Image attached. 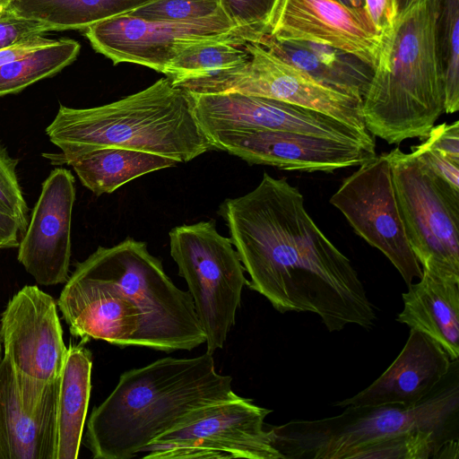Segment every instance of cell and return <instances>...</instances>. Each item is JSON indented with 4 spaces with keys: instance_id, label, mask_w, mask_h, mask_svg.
<instances>
[{
    "instance_id": "7402d4cb",
    "label": "cell",
    "mask_w": 459,
    "mask_h": 459,
    "mask_svg": "<svg viewBox=\"0 0 459 459\" xmlns=\"http://www.w3.org/2000/svg\"><path fill=\"white\" fill-rule=\"evenodd\" d=\"M178 161L136 150L105 147L71 161L81 183L96 195L109 194L150 172L175 167Z\"/></svg>"
},
{
    "instance_id": "f546056e",
    "label": "cell",
    "mask_w": 459,
    "mask_h": 459,
    "mask_svg": "<svg viewBox=\"0 0 459 459\" xmlns=\"http://www.w3.org/2000/svg\"><path fill=\"white\" fill-rule=\"evenodd\" d=\"M54 30V28L48 24L38 20L18 16L7 7L5 13L0 18V48Z\"/></svg>"
},
{
    "instance_id": "d6986e66",
    "label": "cell",
    "mask_w": 459,
    "mask_h": 459,
    "mask_svg": "<svg viewBox=\"0 0 459 459\" xmlns=\"http://www.w3.org/2000/svg\"><path fill=\"white\" fill-rule=\"evenodd\" d=\"M451 368L452 360L439 343L411 329L403 349L386 370L368 387L335 405L417 404L442 384Z\"/></svg>"
},
{
    "instance_id": "5b68a950",
    "label": "cell",
    "mask_w": 459,
    "mask_h": 459,
    "mask_svg": "<svg viewBox=\"0 0 459 459\" xmlns=\"http://www.w3.org/2000/svg\"><path fill=\"white\" fill-rule=\"evenodd\" d=\"M437 19V0H417L383 39L362 113L368 131L389 144L426 138L444 113Z\"/></svg>"
},
{
    "instance_id": "ab89813d",
    "label": "cell",
    "mask_w": 459,
    "mask_h": 459,
    "mask_svg": "<svg viewBox=\"0 0 459 459\" xmlns=\"http://www.w3.org/2000/svg\"><path fill=\"white\" fill-rule=\"evenodd\" d=\"M10 0H0V6L8 7Z\"/></svg>"
},
{
    "instance_id": "f1b7e54d",
    "label": "cell",
    "mask_w": 459,
    "mask_h": 459,
    "mask_svg": "<svg viewBox=\"0 0 459 459\" xmlns=\"http://www.w3.org/2000/svg\"><path fill=\"white\" fill-rule=\"evenodd\" d=\"M221 9L238 29H262L274 0H220Z\"/></svg>"
},
{
    "instance_id": "8d00e7d4",
    "label": "cell",
    "mask_w": 459,
    "mask_h": 459,
    "mask_svg": "<svg viewBox=\"0 0 459 459\" xmlns=\"http://www.w3.org/2000/svg\"><path fill=\"white\" fill-rule=\"evenodd\" d=\"M19 234L14 220L0 208V244L3 248L18 247Z\"/></svg>"
},
{
    "instance_id": "7a4b0ae2",
    "label": "cell",
    "mask_w": 459,
    "mask_h": 459,
    "mask_svg": "<svg viewBox=\"0 0 459 459\" xmlns=\"http://www.w3.org/2000/svg\"><path fill=\"white\" fill-rule=\"evenodd\" d=\"M57 306L71 334L84 343L169 353L205 342L190 293L173 283L145 242L131 238L99 247L78 263Z\"/></svg>"
},
{
    "instance_id": "277c9868",
    "label": "cell",
    "mask_w": 459,
    "mask_h": 459,
    "mask_svg": "<svg viewBox=\"0 0 459 459\" xmlns=\"http://www.w3.org/2000/svg\"><path fill=\"white\" fill-rule=\"evenodd\" d=\"M57 153H43L54 165L105 147L151 152L187 162L213 149L195 113L191 92L168 77L119 100L89 108L60 105L46 128Z\"/></svg>"
},
{
    "instance_id": "74e56055",
    "label": "cell",
    "mask_w": 459,
    "mask_h": 459,
    "mask_svg": "<svg viewBox=\"0 0 459 459\" xmlns=\"http://www.w3.org/2000/svg\"><path fill=\"white\" fill-rule=\"evenodd\" d=\"M344 5L357 10H365L364 9V0H339Z\"/></svg>"
},
{
    "instance_id": "52a82bcc",
    "label": "cell",
    "mask_w": 459,
    "mask_h": 459,
    "mask_svg": "<svg viewBox=\"0 0 459 459\" xmlns=\"http://www.w3.org/2000/svg\"><path fill=\"white\" fill-rule=\"evenodd\" d=\"M386 156L409 243L422 273L459 283V190L413 152L394 148Z\"/></svg>"
},
{
    "instance_id": "8992f818",
    "label": "cell",
    "mask_w": 459,
    "mask_h": 459,
    "mask_svg": "<svg viewBox=\"0 0 459 459\" xmlns=\"http://www.w3.org/2000/svg\"><path fill=\"white\" fill-rule=\"evenodd\" d=\"M451 375L452 368L442 384L417 404L350 405L336 416L269 426L273 445L283 459H345L356 448L405 431L428 429L452 436L458 421L459 385L458 373L455 378Z\"/></svg>"
},
{
    "instance_id": "e575fe53",
    "label": "cell",
    "mask_w": 459,
    "mask_h": 459,
    "mask_svg": "<svg viewBox=\"0 0 459 459\" xmlns=\"http://www.w3.org/2000/svg\"><path fill=\"white\" fill-rule=\"evenodd\" d=\"M364 9L384 39L391 31L398 16L397 0H364Z\"/></svg>"
},
{
    "instance_id": "6da1fadb",
    "label": "cell",
    "mask_w": 459,
    "mask_h": 459,
    "mask_svg": "<svg viewBox=\"0 0 459 459\" xmlns=\"http://www.w3.org/2000/svg\"><path fill=\"white\" fill-rule=\"evenodd\" d=\"M218 212L250 277L247 285L277 311L314 313L329 332L374 326L375 309L357 271L285 178L264 172L255 189L226 199Z\"/></svg>"
},
{
    "instance_id": "603a6c76",
    "label": "cell",
    "mask_w": 459,
    "mask_h": 459,
    "mask_svg": "<svg viewBox=\"0 0 459 459\" xmlns=\"http://www.w3.org/2000/svg\"><path fill=\"white\" fill-rule=\"evenodd\" d=\"M152 0H10L18 16L38 20L55 30H85L107 19L128 13Z\"/></svg>"
},
{
    "instance_id": "d4e9b609",
    "label": "cell",
    "mask_w": 459,
    "mask_h": 459,
    "mask_svg": "<svg viewBox=\"0 0 459 459\" xmlns=\"http://www.w3.org/2000/svg\"><path fill=\"white\" fill-rule=\"evenodd\" d=\"M80 44L60 39L54 44L0 66V97L14 94L30 84L51 77L74 61Z\"/></svg>"
},
{
    "instance_id": "b9f144b4",
    "label": "cell",
    "mask_w": 459,
    "mask_h": 459,
    "mask_svg": "<svg viewBox=\"0 0 459 459\" xmlns=\"http://www.w3.org/2000/svg\"><path fill=\"white\" fill-rule=\"evenodd\" d=\"M2 348H3V344H2L1 338H0V362L3 359V356H2L3 349Z\"/></svg>"
},
{
    "instance_id": "44dd1931",
    "label": "cell",
    "mask_w": 459,
    "mask_h": 459,
    "mask_svg": "<svg viewBox=\"0 0 459 459\" xmlns=\"http://www.w3.org/2000/svg\"><path fill=\"white\" fill-rule=\"evenodd\" d=\"M70 344L58 377L56 459L78 457L91 389L92 356Z\"/></svg>"
},
{
    "instance_id": "ba28073f",
    "label": "cell",
    "mask_w": 459,
    "mask_h": 459,
    "mask_svg": "<svg viewBox=\"0 0 459 459\" xmlns=\"http://www.w3.org/2000/svg\"><path fill=\"white\" fill-rule=\"evenodd\" d=\"M170 255L188 286L205 334L206 352L222 349L235 324L247 280L230 238L221 235L210 220L173 228Z\"/></svg>"
},
{
    "instance_id": "836d02e7",
    "label": "cell",
    "mask_w": 459,
    "mask_h": 459,
    "mask_svg": "<svg viewBox=\"0 0 459 459\" xmlns=\"http://www.w3.org/2000/svg\"><path fill=\"white\" fill-rule=\"evenodd\" d=\"M458 22L459 0H437V37L442 61L446 54L453 29Z\"/></svg>"
},
{
    "instance_id": "8fae6325",
    "label": "cell",
    "mask_w": 459,
    "mask_h": 459,
    "mask_svg": "<svg viewBox=\"0 0 459 459\" xmlns=\"http://www.w3.org/2000/svg\"><path fill=\"white\" fill-rule=\"evenodd\" d=\"M330 203L346 218L356 234L381 251L407 285L422 269L406 234L386 153L375 155L345 178Z\"/></svg>"
},
{
    "instance_id": "4dcf8cb0",
    "label": "cell",
    "mask_w": 459,
    "mask_h": 459,
    "mask_svg": "<svg viewBox=\"0 0 459 459\" xmlns=\"http://www.w3.org/2000/svg\"><path fill=\"white\" fill-rule=\"evenodd\" d=\"M444 112L459 109V22L451 33L444 61Z\"/></svg>"
},
{
    "instance_id": "3957f363",
    "label": "cell",
    "mask_w": 459,
    "mask_h": 459,
    "mask_svg": "<svg viewBox=\"0 0 459 459\" xmlns=\"http://www.w3.org/2000/svg\"><path fill=\"white\" fill-rule=\"evenodd\" d=\"M236 395L211 353L159 359L120 376L90 415L86 446L95 459L133 458L197 410Z\"/></svg>"
},
{
    "instance_id": "4316f807",
    "label": "cell",
    "mask_w": 459,
    "mask_h": 459,
    "mask_svg": "<svg viewBox=\"0 0 459 459\" xmlns=\"http://www.w3.org/2000/svg\"><path fill=\"white\" fill-rule=\"evenodd\" d=\"M221 13L220 0H152L128 13L151 22H186Z\"/></svg>"
},
{
    "instance_id": "30bf717a",
    "label": "cell",
    "mask_w": 459,
    "mask_h": 459,
    "mask_svg": "<svg viewBox=\"0 0 459 459\" xmlns=\"http://www.w3.org/2000/svg\"><path fill=\"white\" fill-rule=\"evenodd\" d=\"M272 411L236 395L195 411L153 439L143 459H283L264 419Z\"/></svg>"
},
{
    "instance_id": "2e32d148",
    "label": "cell",
    "mask_w": 459,
    "mask_h": 459,
    "mask_svg": "<svg viewBox=\"0 0 459 459\" xmlns=\"http://www.w3.org/2000/svg\"><path fill=\"white\" fill-rule=\"evenodd\" d=\"M0 338L4 358L18 373L43 382L60 376L67 348L57 303L37 286H24L9 300Z\"/></svg>"
},
{
    "instance_id": "9a60e30c",
    "label": "cell",
    "mask_w": 459,
    "mask_h": 459,
    "mask_svg": "<svg viewBox=\"0 0 459 459\" xmlns=\"http://www.w3.org/2000/svg\"><path fill=\"white\" fill-rule=\"evenodd\" d=\"M213 149L227 152L250 164L284 170L331 173L359 167L376 155L362 145L307 134L244 130L206 134Z\"/></svg>"
},
{
    "instance_id": "484cf974",
    "label": "cell",
    "mask_w": 459,
    "mask_h": 459,
    "mask_svg": "<svg viewBox=\"0 0 459 459\" xmlns=\"http://www.w3.org/2000/svg\"><path fill=\"white\" fill-rule=\"evenodd\" d=\"M451 435L428 430L405 431L350 452L345 459H430L446 458L457 451Z\"/></svg>"
},
{
    "instance_id": "7c38bea8",
    "label": "cell",
    "mask_w": 459,
    "mask_h": 459,
    "mask_svg": "<svg viewBox=\"0 0 459 459\" xmlns=\"http://www.w3.org/2000/svg\"><path fill=\"white\" fill-rule=\"evenodd\" d=\"M92 48L114 64L134 63L163 73L180 49L193 42L245 38L224 13L186 22H151L129 13L84 30Z\"/></svg>"
},
{
    "instance_id": "1f68e13d",
    "label": "cell",
    "mask_w": 459,
    "mask_h": 459,
    "mask_svg": "<svg viewBox=\"0 0 459 459\" xmlns=\"http://www.w3.org/2000/svg\"><path fill=\"white\" fill-rule=\"evenodd\" d=\"M422 143L459 163V122L434 126Z\"/></svg>"
},
{
    "instance_id": "60d3db41",
    "label": "cell",
    "mask_w": 459,
    "mask_h": 459,
    "mask_svg": "<svg viewBox=\"0 0 459 459\" xmlns=\"http://www.w3.org/2000/svg\"><path fill=\"white\" fill-rule=\"evenodd\" d=\"M7 7L0 6V18L5 13Z\"/></svg>"
},
{
    "instance_id": "e0dca14e",
    "label": "cell",
    "mask_w": 459,
    "mask_h": 459,
    "mask_svg": "<svg viewBox=\"0 0 459 459\" xmlns=\"http://www.w3.org/2000/svg\"><path fill=\"white\" fill-rule=\"evenodd\" d=\"M58 378L43 382L0 362V459H56Z\"/></svg>"
},
{
    "instance_id": "ffe728a7",
    "label": "cell",
    "mask_w": 459,
    "mask_h": 459,
    "mask_svg": "<svg viewBox=\"0 0 459 459\" xmlns=\"http://www.w3.org/2000/svg\"><path fill=\"white\" fill-rule=\"evenodd\" d=\"M402 295L403 309L396 321L434 339L450 359L459 357V283L422 273Z\"/></svg>"
},
{
    "instance_id": "9c48e42d",
    "label": "cell",
    "mask_w": 459,
    "mask_h": 459,
    "mask_svg": "<svg viewBox=\"0 0 459 459\" xmlns=\"http://www.w3.org/2000/svg\"><path fill=\"white\" fill-rule=\"evenodd\" d=\"M243 47L248 57L241 65L173 84L194 94L238 92L273 99L319 111L370 134L365 125L362 100L320 83L258 43L246 41Z\"/></svg>"
},
{
    "instance_id": "f35d334b",
    "label": "cell",
    "mask_w": 459,
    "mask_h": 459,
    "mask_svg": "<svg viewBox=\"0 0 459 459\" xmlns=\"http://www.w3.org/2000/svg\"><path fill=\"white\" fill-rule=\"evenodd\" d=\"M417 0H397L399 13Z\"/></svg>"
},
{
    "instance_id": "d590c367",
    "label": "cell",
    "mask_w": 459,
    "mask_h": 459,
    "mask_svg": "<svg viewBox=\"0 0 459 459\" xmlns=\"http://www.w3.org/2000/svg\"><path fill=\"white\" fill-rule=\"evenodd\" d=\"M57 39H48L44 35L34 36L18 44L0 48V66L25 56L26 55L54 44Z\"/></svg>"
},
{
    "instance_id": "ac0fdd59",
    "label": "cell",
    "mask_w": 459,
    "mask_h": 459,
    "mask_svg": "<svg viewBox=\"0 0 459 459\" xmlns=\"http://www.w3.org/2000/svg\"><path fill=\"white\" fill-rule=\"evenodd\" d=\"M74 201V178L71 171L53 169L42 184L18 246V261L39 284L56 285L68 279Z\"/></svg>"
},
{
    "instance_id": "cb8c5ba5",
    "label": "cell",
    "mask_w": 459,
    "mask_h": 459,
    "mask_svg": "<svg viewBox=\"0 0 459 459\" xmlns=\"http://www.w3.org/2000/svg\"><path fill=\"white\" fill-rule=\"evenodd\" d=\"M246 41L245 38H234L190 43L180 49L162 74L174 83L235 67L248 57L243 47Z\"/></svg>"
},
{
    "instance_id": "7bdbcfd3",
    "label": "cell",
    "mask_w": 459,
    "mask_h": 459,
    "mask_svg": "<svg viewBox=\"0 0 459 459\" xmlns=\"http://www.w3.org/2000/svg\"><path fill=\"white\" fill-rule=\"evenodd\" d=\"M0 249H3V247H2V245H1V244H0Z\"/></svg>"
},
{
    "instance_id": "4fadbf2b",
    "label": "cell",
    "mask_w": 459,
    "mask_h": 459,
    "mask_svg": "<svg viewBox=\"0 0 459 459\" xmlns=\"http://www.w3.org/2000/svg\"><path fill=\"white\" fill-rule=\"evenodd\" d=\"M192 95L196 118L205 134L221 131H288L357 143L376 152L374 135L319 111L238 92Z\"/></svg>"
},
{
    "instance_id": "5bb4252c",
    "label": "cell",
    "mask_w": 459,
    "mask_h": 459,
    "mask_svg": "<svg viewBox=\"0 0 459 459\" xmlns=\"http://www.w3.org/2000/svg\"><path fill=\"white\" fill-rule=\"evenodd\" d=\"M264 30L279 41L329 46L376 67L383 38L365 10L339 0H274Z\"/></svg>"
},
{
    "instance_id": "83f0119b",
    "label": "cell",
    "mask_w": 459,
    "mask_h": 459,
    "mask_svg": "<svg viewBox=\"0 0 459 459\" xmlns=\"http://www.w3.org/2000/svg\"><path fill=\"white\" fill-rule=\"evenodd\" d=\"M0 208L16 222L22 236L28 227V206L15 171V160L0 150Z\"/></svg>"
},
{
    "instance_id": "d6a6232c",
    "label": "cell",
    "mask_w": 459,
    "mask_h": 459,
    "mask_svg": "<svg viewBox=\"0 0 459 459\" xmlns=\"http://www.w3.org/2000/svg\"><path fill=\"white\" fill-rule=\"evenodd\" d=\"M411 152L435 174L446 181L451 186L459 190V163L425 146L422 143L412 146Z\"/></svg>"
}]
</instances>
